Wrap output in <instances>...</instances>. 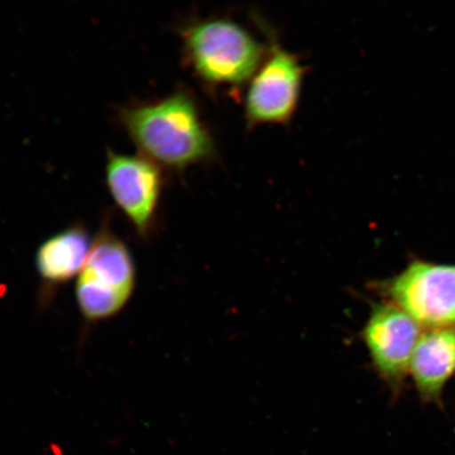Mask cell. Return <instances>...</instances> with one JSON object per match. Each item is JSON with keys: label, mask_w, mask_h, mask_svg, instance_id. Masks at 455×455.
I'll return each instance as SVG.
<instances>
[{"label": "cell", "mask_w": 455, "mask_h": 455, "mask_svg": "<svg viewBox=\"0 0 455 455\" xmlns=\"http://www.w3.org/2000/svg\"><path fill=\"white\" fill-rule=\"evenodd\" d=\"M134 287L130 250L109 227H102L76 283L79 310L88 322L107 320L123 310Z\"/></svg>", "instance_id": "3"}, {"label": "cell", "mask_w": 455, "mask_h": 455, "mask_svg": "<svg viewBox=\"0 0 455 455\" xmlns=\"http://www.w3.org/2000/svg\"><path fill=\"white\" fill-rule=\"evenodd\" d=\"M304 71L297 56L273 48L254 74L244 99L250 124L289 122L297 110Z\"/></svg>", "instance_id": "6"}, {"label": "cell", "mask_w": 455, "mask_h": 455, "mask_svg": "<svg viewBox=\"0 0 455 455\" xmlns=\"http://www.w3.org/2000/svg\"><path fill=\"white\" fill-rule=\"evenodd\" d=\"M106 181L117 207L139 235H148L155 223L164 186L158 164L140 155H119L109 150Z\"/></svg>", "instance_id": "7"}, {"label": "cell", "mask_w": 455, "mask_h": 455, "mask_svg": "<svg viewBox=\"0 0 455 455\" xmlns=\"http://www.w3.org/2000/svg\"><path fill=\"white\" fill-rule=\"evenodd\" d=\"M423 329L394 304H374L363 328L372 366L395 396H400L411 375L415 347Z\"/></svg>", "instance_id": "5"}, {"label": "cell", "mask_w": 455, "mask_h": 455, "mask_svg": "<svg viewBox=\"0 0 455 455\" xmlns=\"http://www.w3.org/2000/svg\"><path fill=\"white\" fill-rule=\"evenodd\" d=\"M93 242L84 226L66 228L39 246L36 264L39 276L51 286L81 275Z\"/></svg>", "instance_id": "9"}, {"label": "cell", "mask_w": 455, "mask_h": 455, "mask_svg": "<svg viewBox=\"0 0 455 455\" xmlns=\"http://www.w3.org/2000/svg\"><path fill=\"white\" fill-rule=\"evenodd\" d=\"M455 374V329H426L415 347L411 375L424 403L442 407L443 389Z\"/></svg>", "instance_id": "8"}, {"label": "cell", "mask_w": 455, "mask_h": 455, "mask_svg": "<svg viewBox=\"0 0 455 455\" xmlns=\"http://www.w3.org/2000/svg\"><path fill=\"white\" fill-rule=\"evenodd\" d=\"M375 288L420 327L455 329V265L413 258Z\"/></svg>", "instance_id": "4"}, {"label": "cell", "mask_w": 455, "mask_h": 455, "mask_svg": "<svg viewBox=\"0 0 455 455\" xmlns=\"http://www.w3.org/2000/svg\"><path fill=\"white\" fill-rule=\"evenodd\" d=\"M186 60L203 82L241 84L252 78L265 60V48L251 33L228 20L188 26L183 33Z\"/></svg>", "instance_id": "2"}, {"label": "cell", "mask_w": 455, "mask_h": 455, "mask_svg": "<svg viewBox=\"0 0 455 455\" xmlns=\"http://www.w3.org/2000/svg\"><path fill=\"white\" fill-rule=\"evenodd\" d=\"M119 119L140 156L173 169L207 161L214 153L195 100L178 91L151 104L124 108Z\"/></svg>", "instance_id": "1"}]
</instances>
